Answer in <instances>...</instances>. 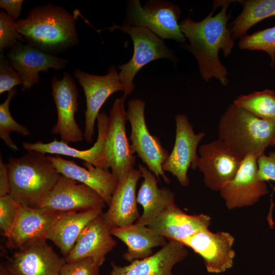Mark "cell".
I'll list each match as a JSON object with an SVG mask.
<instances>
[{
    "instance_id": "1",
    "label": "cell",
    "mask_w": 275,
    "mask_h": 275,
    "mask_svg": "<svg viewBox=\"0 0 275 275\" xmlns=\"http://www.w3.org/2000/svg\"><path fill=\"white\" fill-rule=\"evenodd\" d=\"M232 1H219L221 11L213 15V9L208 15L200 21L187 18L179 23L180 29L189 44L185 47L196 58L202 78L209 81L214 78L223 86L229 84L228 72L219 58V52L229 57L234 45L228 21L230 14L228 9Z\"/></svg>"
},
{
    "instance_id": "2",
    "label": "cell",
    "mask_w": 275,
    "mask_h": 275,
    "mask_svg": "<svg viewBox=\"0 0 275 275\" xmlns=\"http://www.w3.org/2000/svg\"><path fill=\"white\" fill-rule=\"evenodd\" d=\"M76 19L64 8L47 4L31 10L16 27L28 45L53 54L78 43Z\"/></svg>"
},
{
    "instance_id": "3",
    "label": "cell",
    "mask_w": 275,
    "mask_h": 275,
    "mask_svg": "<svg viewBox=\"0 0 275 275\" xmlns=\"http://www.w3.org/2000/svg\"><path fill=\"white\" fill-rule=\"evenodd\" d=\"M9 195L18 203L36 207L54 186L61 175L47 155L29 151L6 163Z\"/></svg>"
},
{
    "instance_id": "4",
    "label": "cell",
    "mask_w": 275,
    "mask_h": 275,
    "mask_svg": "<svg viewBox=\"0 0 275 275\" xmlns=\"http://www.w3.org/2000/svg\"><path fill=\"white\" fill-rule=\"evenodd\" d=\"M218 135L241 158L249 155L258 158L272 145L275 122L261 119L232 103L219 118Z\"/></svg>"
},
{
    "instance_id": "5",
    "label": "cell",
    "mask_w": 275,
    "mask_h": 275,
    "mask_svg": "<svg viewBox=\"0 0 275 275\" xmlns=\"http://www.w3.org/2000/svg\"><path fill=\"white\" fill-rule=\"evenodd\" d=\"M116 29L129 34L133 41L134 51L132 58L126 64L119 66V73L125 87L124 96L126 97L133 91L134 77L138 72L149 62L166 58L175 62L177 60L173 51L168 48L162 39L149 29L140 26H119L113 24L108 28Z\"/></svg>"
},
{
    "instance_id": "6",
    "label": "cell",
    "mask_w": 275,
    "mask_h": 275,
    "mask_svg": "<svg viewBox=\"0 0 275 275\" xmlns=\"http://www.w3.org/2000/svg\"><path fill=\"white\" fill-rule=\"evenodd\" d=\"M180 15L179 7L169 2L151 1L142 6L139 0H131L124 26L146 28L161 39L183 43L186 38L178 23Z\"/></svg>"
},
{
    "instance_id": "7",
    "label": "cell",
    "mask_w": 275,
    "mask_h": 275,
    "mask_svg": "<svg viewBox=\"0 0 275 275\" xmlns=\"http://www.w3.org/2000/svg\"><path fill=\"white\" fill-rule=\"evenodd\" d=\"M145 107L144 101L139 98L132 99L128 102L127 115L131 126V149L159 181L161 176L166 183L169 184L171 180L162 169L169 153L162 147L158 136L149 132L145 118Z\"/></svg>"
},
{
    "instance_id": "8",
    "label": "cell",
    "mask_w": 275,
    "mask_h": 275,
    "mask_svg": "<svg viewBox=\"0 0 275 275\" xmlns=\"http://www.w3.org/2000/svg\"><path fill=\"white\" fill-rule=\"evenodd\" d=\"M126 97L117 98L109 111L106 136V152L112 173L119 181L134 169L136 158L126 131Z\"/></svg>"
},
{
    "instance_id": "9",
    "label": "cell",
    "mask_w": 275,
    "mask_h": 275,
    "mask_svg": "<svg viewBox=\"0 0 275 275\" xmlns=\"http://www.w3.org/2000/svg\"><path fill=\"white\" fill-rule=\"evenodd\" d=\"M74 75L82 87L86 99L84 138L87 143H91L93 141L95 121L102 106L115 92H124L125 87L114 66L110 67L104 75L89 74L79 69L74 70Z\"/></svg>"
},
{
    "instance_id": "10",
    "label": "cell",
    "mask_w": 275,
    "mask_h": 275,
    "mask_svg": "<svg viewBox=\"0 0 275 275\" xmlns=\"http://www.w3.org/2000/svg\"><path fill=\"white\" fill-rule=\"evenodd\" d=\"M197 168L203 173L205 185L220 190L235 176L243 159L217 139L200 146Z\"/></svg>"
},
{
    "instance_id": "11",
    "label": "cell",
    "mask_w": 275,
    "mask_h": 275,
    "mask_svg": "<svg viewBox=\"0 0 275 275\" xmlns=\"http://www.w3.org/2000/svg\"><path fill=\"white\" fill-rule=\"evenodd\" d=\"M176 136L172 151L162 165L164 171L175 176L180 184L184 187L188 185L187 176L189 168L197 169L199 156L197 150L205 133H196L187 116L178 114L175 116Z\"/></svg>"
},
{
    "instance_id": "12",
    "label": "cell",
    "mask_w": 275,
    "mask_h": 275,
    "mask_svg": "<svg viewBox=\"0 0 275 275\" xmlns=\"http://www.w3.org/2000/svg\"><path fill=\"white\" fill-rule=\"evenodd\" d=\"M66 262L46 239H40L17 249L5 263L13 275H60Z\"/></svg>"
},
{
    "instance_id": "13",
    "label": "cell",
    "mask_w": 275,
    "mask_h": 275,
    "mask_svg": "<svg viewBox=\"0 0 275 275\" xmlns=\"http://www.w3.org/2000/svg\"><path fill=\"white\" fill-rule=\"evenodd\" d=\"M51 85L58 114L51 133L60 135L61 141L68 144L82 141L84 133L75 119L78 110V91L74 78L69 73L64 72L61 79L53 76Z\"/></svg>"
},
{
    "instance_id": "14",
    "label": "cell",
    "mask_w": 275,
    "mask_h": 275,
    "mask_svg": "<svg viewBox=\"0 0 275 275\" xmlns=\"http://www.w3.org/2000/svg\"><path fill=\"white\" fill-rule=\"evenodd\" d=\"M235 239L229 233H213L208 228L201 230L184 239L181 243L190 248L204 260L208 272L219 273L233 265Z\"/></svg>"
},
{
    "instance_id": "15",
    "label": "cell",
    "mask_w": 275,
    "mask_h": 275,
    "mask_svg": "<svg viewBox=\"0 0 275 275\" xmlns=\"http://www.w3.org/2000/svg\"><path fill=\"white\" fill-rule=\"evenodd\" d=\"M105 205L93 189L61 175L53 188L35 207L68 212L102 209Z\"/></svg>"
},
{
    "instance_id": "16",
    "label": "cell",
    "mask_w": 275,
    "mask_h": 275,
    "mask_svg": "<svg viewBox=\"0 0 275 275\" xmlns=\"http://www.w3.org/2000/svg\"><path fill=\"white\" fill-rule=\"evenodd\" d=\"M257 158L245 157L234 178L221 190L220 194L229 209L251 206L268 193L265 181L258 176Z\"/></svg>"
},
{
    "instance_id": "17",
    "label": "cell",
    "mask_w": 275,
    "mask_h": 275,
    "mask_svg": "<svg viewBox=\"0 0 275 275\" xmlns=\"http://www.w3.org/2000/svg\"><path fill=\"white\" fill-rule=\"evenodd\" d=\"M97 121V139L93 146L89 149L79 150L74 148L57 139L47 143L40 141L35 143L23 142V148L27 151H34L44 154L63 155L80 159L95 167L108 170L110 168V164L107 155L106 144L108 116L104 112L99 113Z\"/></svg>"
},
{
    "instance_id": "18",
    "label": "cell",
    "mask_w": 275,
    "mask_h": 275,
    "mask_svg": "<svg viewBox=\"0 0 275 275\" xmlns=\"http://www.w3.org/2000/svg\"><path fill=\"white\" fill-rule=\"evenodd\" d=\"M7 58L19 73L23 91L30 90L39 82V73L50 68L61 70L68 60L18 42L9 49Z\"/></svg>"
},
{
    "instance_id": "19",
    "label": "cell",
    "mask_w": 275,
    "mask_h": 275,
    "mask_svg": "<svg viewBox=\"0 0 275 275\" xmlns=\"http://www.w3.org/2000/svg\"><path fill=\"white\" fill-rule=\"evenodd\" d=\"M47 157L61 175L89 186L109 205L119 182L112 172L84 161L85 168L73 160L64 159L58 155Z\"/></svg>"
},
{
    "instance_id": "20",
    "label": "cell",
    "mask_w": 275,
    "mask_h": 275,
    "mask_svg": "<svg viewBox=\"0 0 275 275\" xmlns=\"http://www.w3.org/2000/svg\"><path fill=\"white\" fill-rule=\"evenodd\" d=\"M103 213L82 230L73 248L65 258L66 262L91 258L100 266L103 263L106 255L114 249L117 242L104 222Z\"/></svg>"
},
{
    "instance_id": "21",
    "label": "cell",
    "mask_w": 275,
    "mask_h": 275,
    "mask_svg": "<svg viewBox=\"0 0 275 275\" xmlns=\"http://www.w3.org/2000/svg\"><path fill=\"white\" fill-rule=\"evenodd\" d=\"M184 244L169 240L158 251L144 259L134 260L130 264L121 266L111 262L109 275H174L172 268L187 256Z\"/></svg>"
},
{
    "instance_id": "22",
    "label": "cell",
    "mask_w": 275,
    "mask_h": 275,
    "mask_svg": "<svg viewBox=\"0 0 275 275\" xmlns=\"http://www.w3.org/2000/svg\"><path fill=\"white\" fill-rule=\"evenodd\" d=\"M142 175L133 169L119 181L108 210L103 217L110 230L133 224L140 217L137 206L136 187Z\"/></svg>"
},
{
    "instance_id": "23",
    "label": "cell",
    "mask_w": 275,
    "mask_h": 275,
    "mask_svg": "<svg viewBox=\"0 0 275 275\" xmlns=\"http://www.w3.org/2000/svg\"><path fill=\"white\" fill-rule=\"evenodd\" d=\"M61 212L19 203L17 217L7 238V245L10 248L18 249L29 242L44 239L46 233Z\"/></svg>"
},
{
    "instance_id": "24",
    "label": "cell",
    "mask_w": 275,
    "mask_h": 275,
    "mask_svg": "<svg viewBox=\"0 0 275 275\" xmlns=\"http://www.w3.org/2000/svg\"><path fill=\"white\" fill-rule=\"evenodd\" d=\"M210 223L211 218L209 215H189L173 204L168 206L148 227L169 240L181 242L193 234L208 228Z\"/></svg>"
},
{
    "instance_id": "25",
    "label": "cell",
    "mask_w": 275,
    "mask_h": 275,
    "mask_svg": "<svg viewBox=\"0 0 275 275\" xmlns=\"http://www.w3.org/2000/svg\"><path fill=\"white\" fill-rule=\"evenodd\" d=\"M102 209L61 212L46 233L44 239L51 241L65 258L73 248L80 233Z\"/></svg>"
},
{
    "instance_id": "26",
    "label": "cell",
    "mask_w": 275,
    "mask_h": 275,
    "mask_svg": "<svg viewBox=\"0 0 275 275\" xmlns=\"http://www.w3.org/2000/svg\"><path fill=\"white\" fill-rule=\"evenodd\" d=\"M143 180L136 196L143 212L135 223L148 226L170 205L175 204V194L167 187L159 188L158 179L147 167L139 164Z\"/></svg>"
},
{
    "instance_id": "27",
    "label": "cell",
    "mask_w": 275,
    "mask_h": 275,
    "mask_svg": "<svg viewBox=\"0 0 275 275\" xmlns=\"http://www.w3.org/2000/svg\"><path fill=\"white\" fill-rule=\"evenodd\" d=\"M111 233L127 245V252L123 257L129 262L151 256L153 248L163 247L168 242L149 227L136 223L112 229Z\"/></svg>"
},
{
    "instance_id": "28",
    "label": "cell",
    "mask_w": 275,
    "mask_h": 275,
    "mask_svg": "<svg viewBox=\"0 0 275 275\" xmlns=\"http://www.w3.org/2000/svg\"><path fill=\"white\" fill-rule=\"evenodd\" d=\"M242 10L231 22L230 30L233 39H240L259 22L275 16V0L239 1Z\"/></svg>"
},
{
    "instance_id": "29",
    "label": "cell",
    "mask_w": 275,
    "mask_h": 275,
    "mask_svg": "<svg viewBox=\"0 0 275 275\" xmlns=\"http://www.w3.org/2000/svg\"><path fill=\"white\" fill-rule=\"evenodd\" d=\"M233 104L255 116L266 121L275 122V92L265 89L238 96Z\"/></svg>"
},
{
    "instance_id": "30",
    "label": "cell",
    "mask_w": 275,
    "mask_h": 275,
    "mask_svg": "<svg viewBox=\"0 0 275 275\" xmlns=\"http://www.w3.org/2000/svg\"><path fill=\"white\" fill-rule=\"evenodd\" d=\"M16 93V88L9 91L5 101L0 105V138L13 151H18V147L10 137L12 131H15L24 136L31 135L28 128L17 123L11 114L10 102Z\"/></svg>"
},
{
    "instance_id": "31",
    "label": "cell",
    "mask_w": 275,
    "mask_h": 275,
    "mask_svg": "<svg viewBox=\"0 0 275 275\" xmlns=\"http://www.w3.org/2000/svg\"><path fill=\"white\" fill-rule=\"evenodd\" d=\"M238 46L241 49L262 50L266 52L271 59L270 66L275 64V26L260 30L240 39Z\"/></svg>"
},
{
    "instance_id": "32",
    "label": "cell",
    "mask_w": 275,
    "mask_h": 275,
    "mask_svg": "<svg viewBox=\"0 0 275 275\" xmlns=\"http://www.w3.org/2000/svg\"><path fill=\"white\" fill-rule=\"evenodd\" d=\"M16 22L4 11H0V51L11 49L18 42H24L23 37L17 31Z\"/></svg>"
},
{
    "instance_id": "33",
    "label": "cell",
    "mask_w": 275,
    "mask_h": 275,
    "mask_svg": "<svg viewBox=\"0 0 275 275\" xmlns=\"http://www.w3.org/2000/svg\"><path fill=\"white\" fill-rule=\"evenodd\" d=\"M19 203L9 194L0 197V229L7 238L17 217Z\"/></svg>"
},
{
    "instance_id": "34",
    "label": "cell",
    "mask_w": 275,
    "mask_h": 275,
    "mask_svg": "<svg viewBox=\"0 0 275 275\" xmlns=\"http://www.w3.org/2000/svg\"><path fill=\"white\" fill-rule=\"evenodd\" d=\"M22 82L18 72L14 69L3 51L0 54V94L9 92Z\"/></svg>"
},
{
    "instance_id": "35",
    "label": "cell",
    "mask_w": 275,
    "mask_h": 275,
    "mask_svg": "<svg viewBox=\"0 0 275 275\" xmlns=\"http://www.w3.org/2000/svg\"><path fill=\"white\" fill-rule=\"evenodd\" d=\"M100 267L92 258H85L66 262L60 275H100Z\"/></svg>"
},
{
    "instance_id": "36",
    "label": "cell",
    "mask_w": 275,
    "mask_h": 275,
    "mask_svg": "<svg viewBox=\"0 0 275 275\" xmlns=\"http://www.w3.org/2000/svg\"><path fill=\"white\" fill-rule=\"evenodd\" d=\"M258 176L260 179L266 181H275V152L268 155L263 154L257 158Z\"/></svg>"
},
{
    "instance_id": "37",
    "label": "cell",
    "mask_w": 275,
    "mask_h": 275,
    "mask_svg": "<svg viewBox=\"0 0 275 275\" xmlns=\"http://www.w3.org/2000/svg\"><path fill=\"white\" fill-rule=\"evenodd\" d=\"M23 0H1L0 8L15 21L20 16Z\"/></svg>"
},
{
    "instance_id": "38",
    "label": "cell",
    "mask_w": 275,
    "mask_h": 275,
    "mask_svg": "<svg viewBox=\"0 0 275 275\" xmlns=\"http://www.w3.org/2000/svg\"><path fill=\"white\" fill-rule=\"evenodd\" d=\"M9 180L6 163L0 158V197L9 194Z\"/></svg>"
},
{
    "instance_id": "39",
    "label": "cell",
    "mask_w": 275,
    "mask_h": 275,
    "mask_svg": "<svg viewBox=\"0 0 275 275\" xmlns=\"http://www.w3.org/2000/svg\"><path fill=\"white\" fill-rule=\"evenodd\" d=\"M0 275H13L8 269L5 262H2L1 263Z\"/></svg>"
},
{
    "instance_id": "40",
    "label": "cell",
    "mask_w": 275,
    "mask_h": 275,
    "mask_svg": "<svg viewBox=\"0 0 275 275\" xmlns=\"http://www.w3.org/2000/svg\"><path fill=\"white\" fill-rule=\"evenodd\" d=\"M272 145H275V139L273 141Z\"/></svg>"
}]
</instances>
